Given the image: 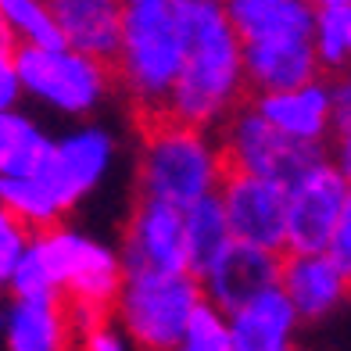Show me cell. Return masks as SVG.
<instances>
[{"instance_id":"cell-1","label":"cell","mask_w":351,"mask_h":351,"mask_svg":"<svg viewBox=\"0 0 351 351\" xmlns=\"http://www.w3.org/2000/svg\"><path fill=\"white\" fill-rule=\"evenodd\" d=\"M183 29V72L169 93L165 115L190 125H219L247 90L244 40L222 0H176Z\"/></svg>"},{"instance_id":"cell-2","label":"cell","mask_w":351,"mask_h":351,"mask_svg":"<svg viewBox=\"0 0 351 351\" xmlns=\"http://www.w3.org/2000/svg\"><path fill=\"white\" fill-rule=\"evenodd\" d=\"M183 72V29L176 0H140L125 8L115 79L133 97L136 119L165 115L169 93Z\"/></svg>"},{"instance_id":"cell-3","label":"cell","mask_w":351,"mask_h":351,"mask_svg":"<svg viewBox=\"0 0 351 351\" xmlns=\"http://www.w3.org/2000/svg\"><path fill=\"white\" fill-rule=\"evenodd\" d=\"M140 197H158L190 208L204 194L219 190L222 176H226V162H222L219 143L204 140L201 125L169 115H151L140 119Z\"/></svg>"},{"instance_id":"cell-4","label":"cell","mask_w":351,"mask_h":351,"mask_svg":"<svg viewBox=\"0 0 351 351\" xmlns=\"http://www.w3.org/2000/svg\"><path fill=\"white\" fill-rule=\"evenodd\" d=\"M204 298V283L197 273H158V269H133L125 273L115 312L122 319L130 341L151 351L183 348L186 323L197 301Z\"/></svg>"},{"instance_id":"cell-5","label":"cell","mask_w":351,"mask_h":351,"mask_svg":"<svg viewBox=\"0 0 351 351\" xmlns=\"http://www.w3.org/2000/svg\"><path fill=\"white\" fill-rule=\"evenodd\" d=\"M219 151L226 169L269 176V180H280L287 186H294L312 165H319L326 158L323 140H298L291 133H283L251 101L237 104L230 111L219 136Z\"/></svg>"},{"instance_id":"cell-6","label":"cell","mask_w":351,"mask_h":351,"mask_svg":"<svg viewBox=\"0 0 351 351\" xmlns=\"http://www.w3.org/2000/svg\"><path fill=\"white\" fill-rule=\"evenodd\" d=\"M14 65H19L22 86L33 97L54 104L58 111L83 115L97 104L115 79V65L101 58H90L72 47H36V43H14Z\"/></svg>"},{"instance_id":"cell-7","label":"cell","mask_w":351,"mask_h":351,"mask_svg":"<svg viewBox=\"0 0 351 351\" xmlns=\"http://www.w3.org/2000/svg\"><path fill=\"white\" fill-rule=\"evenodd\" d=\"M36 247L65 298H83L115 308L119 291L125 283L122 254L108 251L104 244L69 226H58V222L47 230H36Z\"/></svg>"},{"instance_id":"cell-8","label":"cell","mask_w":351,"mask_h":351,"mask_svg":"<svg viewBox=\"0 0 351 351\" xmlns=\"http://www.w3.org/2000/svg\"><path fill=\"white\" fill-rule=\"evenodd\" d=\"M222 204L230 215L237 241L258 244L269 251H287V222H291V186L269 176L226 169L219 183Z\"/></svg>"},{"instance_id":"cell-9","label":"cell","mask_w":351,"mask_h":351,"mask_svg":"<svg viewBox=\"0 0 351 351\" xmlns=\"http://www.w3.org/2000/svg\"><path fill=\"white\" fill-rule=\"evenodd\" d=\"M351 201V180L337 162H319L291 186V222H287V251L315 254L326 251L333 230Z\"/></svg>"},{"instance_id":"cell-10","label":"cell","mask_w":351,"mask_h":351,"mask_svg":"<svg viewBox=\"0 0 351 351\" xmlns=\"http://www.w3.org/2000/svg\"><path fill=\"white\" fill-rule=\"evenodd\" d=\"M122 265L125 273H133V269L183 273V269H190L186 215L180 204H169L158 197H136L130 230H125Z\"/></svg>"},{"instance_id":"cell-11","label":"cell","mask_w":351,"mask_h":351,"mask_svg":"<svg viewBox=\"0 0 351 351\" xmlns=\"http://www.w3.org/2000/svg\"><path fill=\"white\" fill-rule=\"evenodd\" d=\"M280 273H283V251H269L233 237L230 247L208 265L201 283H204V298H212L222 312H237L251 298L276 287Z\"/></svg>"},{"instance_id":"cell-12","label":"cell","mask_w":351,"mask_h":351,"mask_svg":"<svg viewBox=\"0 0 351 351\" xmlns=\"http://www.w3.org/2000/svg\"><path fill=\"white\" fill-rule=\"evenodd\" d=\"M111 136L104 130H79V133H69L54 140L47 162L40 165V180L47 183L58 194V201L65 204V212L79 197H86L97 180L104 176V169L111 165Z\"/></svg>"},{"instance_id":"cell-13","label":"cell","mask_w":351,"mask_h":351,"mask_svg":"<svg viewBox=\"0 0 351 351\" xmlns=\"http://www.w3.org/2000/svg\"><path fill=\"white\" fill-rule=\"evenodd\" d=\"M58 19V29L72 51L101 58L115 65L122 51L125 29V0H47Z\"/></svg>"},{"instance_id":"cell-14","label":"cell","mask_w":351,"mask_h":351,"mask_svg":"<svg viewBox=\"0 0 351 351\" xmlns=\"http://www.w3.org/2000/svg\"><path fill=\"white\" fill-rule=\"evenodd\" d=\"M323 65L315 54L312 36H283V40H258L244 43V75L251 93L269 90H294L319 79Z\"/></svg>"},{"instance_id":"cell-15","label":"cell","mask_w":351,"mask_h":351,"mask_svg":"<svg viewBox=\"0 0 351 351\" xmlns=\"http://www.w3.org/2000/svg\"><path fill=\"white\" fill-rule=\"evenodd\" d=\"M280 287L291 294L301 319H323L351 294V273L337 258H330L326 251L315 254L283 251Z\"/></svg>"},{"instance_id":"cell-16","label":"cell","mask_w":351,"mask_h":351,"mask_svg":"<svg viewBox=\"0 0 351 351\" xmlns=\"http://www.w3.org/2000/svg\"><path fill=\"white\" fill-rule=\"evenodd\" d=\"M298 305L283 287H269L265 294L251 298L244 308L230 312L233 351H287L298 326Z\"/></svg>"},{"instance_id":"cell-17","label":"cell","mask_w":351,"mask_h":351,"mask_svg":"<svg viewBox=\"0 0 351 351\" xmlns=\"http://www.w3.org/2000/svg\"><path fill=\"white\" fill-rule=\"evenodd\" d=\"M251 104L298 140H323L333 130V86H323V79H312L294 90L254 93Z\"/></svg>"},{"instance_id":"cell-18","label":"cell","mask_w":351,"mask_h":351,"mask_svg":"<svg viewBox=\"0 0 351 351\" xmlns=\"http://www.w3.org/2000/svg\"><path fill=\"white\" fill-rule=\"evenodd\" d=\"M222 4L244 43L315 33L319 8L312 0H222Z\"/></svg>"},{"instance_id":"cell-19","label":"cell","mask_w":351,"mask_h":351,"mask_svg":"<svg viewBox=\"0 0 351 351\" xmlns=\"http://www.w3.org/2000/svg\"><path fill=\"white\" fill-rule=\"evenodd\" d=\"M72 341L69 312L61 298L29 301L14 298L4 315V344L11 351H58Z\"/></svg>"},{"instance_id":"cell-20","label":"cell","mask_w":351,"mask_h":351,"mask_svg":"<svg viewBox=\"0 0 351 351\" xmlns=\"http://www.w3.org/2000/svg\"><path fill=\"white\" fill-rule=\"evenodd\" d=\"M183 215H186L190 273L204 276V273H208V265L233 241V230H230V215H226V204H222V194H219V190H212V194H204L201 201L190 204V208H183Z\"/></svg>"},{"instance_id":"cell-21","label":"cell","mask_w":351,"mask_h":351,"mask_svg":"<svg viewBox=\"0 0 351 351\" xmlns=\"http://www.w3.org/2000/svg\"><path fill=\"white\" fill-rule=\"evenodd\" d=\"M54 140H47L40 125H33L19 111L0 115V172L4 176H33L47 162Z\"/></svg>"},{"instance_id":"cell-22","label":"cell","mask_w":351,"mask_h":351,"mask_svg":"<svg viewBox=\"0 0 351 351\" xmlns=\"http://www.w3.org/2000/svg\"><path fill=\"white\" fill-rule=\"evenodd\" d=\"M0 201L33 230H47L65 215V204L58 201V194L40 176H4L0 180Z\"/></svg>"},{"instance_id":"cell-23","label":"cell","mask_w":351,"mask_h":351,"mask_svg":"<svg viewBox=\"0 0 351 351\" xmlns=\"http://www.w3.org/2000/svg\"><path fill=\"white\" fill-rule=\"evenodd\" d=\"M0 22H4V33H11L14 43L69 47L47 0H0Z\"/></svg>"},{"instance_id":"cell-24","label":"cell","mask_w":351,"mask_h":351,"mask_svg":"<svg viewBox=\"0 0 351 351\" xmlns=\"http://www.w3.org/2000/svg\"><path fill=\"white\" fill-rule=\"evenodd\" d=\"M315 54L326 72H344L351 65V4H330L315 14Z\"/></svg>"},{"instance_id":"cell-25","label":"cell","mask_w":351,"mask_h":351,"mask_svg":"<svg viewBox=\"0 0 351 351\" xmlns=\"http://www.w3.org/2000/svg\"><path fill=\"white\" fill-rule=\"evenodd\" d=\"M183 351H233L230 312H222L212 298H201L183 333Z\"/></svg>"},{"instance_id":"cell-26","label":"cell","mask_w":351,"mask_h":351,"mask_svg":"<svg viewBox=\"0 0 351 351\" xmlns=\"http://www.w3.org/2000/svg\"><path fill=\"white\" fill-rule=\"evenodd\" d=\"M8 287H11L14 298H29V301H51V298H61V287L54 283V276H51V269H47V262H43V254H40L36 241H33V247L22 254V262L14 265V273H11Z\"/></svg>"},{"instance_id":"cell-27","label":"cell","mask_w":351,"mask_h":351,"mask_svg":"<svg viewBox=\"0 0 351 351\" xmlns=\"http://www.w3.org/2000/svg\"><path fill=\"white\" fill-rule=\"evenodd\" d=\"M33 241H36V230L4 208V215H0V280L4 283L11 280L14 265L22 262V254L33 247Z\"/></svg>"},{"instance_id":"cell-28","label":"cell","mask_w":351,"mask_h":351,"mask_svg":"<svg viewBox=\"0 0 351 351\" xmlns=\"http://www.w3.org/2000/svg\"><path fill=\"white\" fill-rule=\"evenodd\" d=\"M326 254H330V258H337L351 273V201H348V208H344V215L337 222V230H333V241H330Z\"/></svg>"},{"instance_id":"cell-29","label":"cell","mask_w":351,"mask_h":351,"mask_svg":"<svg viewBox=\"0 0 351 351\" xmlns=\"http://www.w3.org/2000/svg\"><path fill=\"white\" fill-rule=\"evenodd\" d=\"M83 348H86V351H122L125 341H122L119 330H111L108 323H101L97 330H90L86 337H83Z\"/></svg>"},{"instance_id":"cell-30","label":"cell","mask_w":351,"mask_h":351,"mask_svg":"<svg viewBox=\"0 0 351 351\" xmlns=\"http://www.w3.org/2000/svg\"><path fill=\"white\" fill-rule=\"evenodd\" d=\"M337 165L344 169V176L351 180V122L337 130Z\"/></svg>"},{"instance_id":"cell-31","label":"cell","mask_w":351,"mask_h":351,"mask_svg":"<svg viewBox=\"0 0 351 351\" xmlns=\"http://www.w3.org/2000/svg\"><path fill=\"white\" fill-rule=\"evenodd\" d=\"M315 8H330V4H351V0H312Z\"/></svg>"},{"instance_id":"cell-32","label":"cell","mask_w":351,"mask_h":351,"mask_svg":"<svg viewBox=\"0 0 351 351\" xmlns=\"http://www.w3.org/2000/svg\"><path fill=\"white\" fill-rule=\"evenodd\" d=\"M125 4H140V0H125Z\"/></svg>"}]
</instances>
